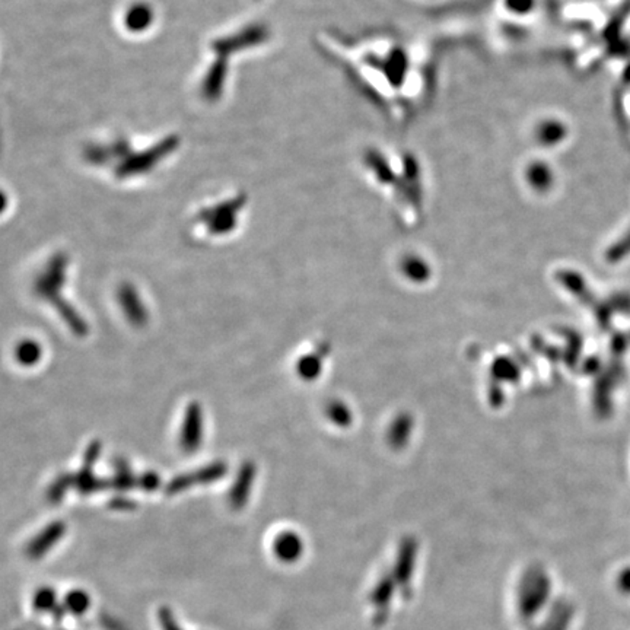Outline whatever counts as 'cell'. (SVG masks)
Instances as JSON below:
<instances>
[{"label": "cell", "instance_id": "cell-1", "mask_svg": "<svg viewBox=\"0 0 630 630\" xmlns=\"http://www.w3.org/2000/svg\"><path fill=\"white\" fill-rule=\"evenodd\" d=\"M66 527L63 522H53L48 525L44 531H41L30 544L27 549L28 556L31 559H38L52 549L64 534Z\"/></svg>", "mask_w": 630, "mask_h": 630}, {"label": "cell", "instance_id": "cell-2", "mask_svg": "<svg viewBox=\"0 0 630 630\" xmlns=\"http://www.w3.org/2000/svg\"><path fill=\"white\" fill-rule=\"evenodd\" d=\"M154 19V13L146 5H136L125 12L124 23L132 31H145Z\"/></svg>", "mask_w": 630, "mask_h": 630}, {"label": "cell", "instance_id": "cell-3", "mask_svg": "<svg viewBox=\"0 0 630 630\" xmlns=\"http://www.w3.org/2000/svg\"><path fill=\"white\" fill-rule=\"evenodd\" d=\"M201 435V419L198 410L193 409L189 417H186V424L183 429V445L186 449H194L198 445Z\"/></svg>", "mask_w": 630, "mask_h": 630}, {"label": "cell", "instance_id": "cell-4", "mask_svg": "<svg viewBox=\"0 0 630 630\" xmlns=\"http://www.w3.org/2000/svg\"><path fill=\"white\" fill-rule=\"evenodd\" d=\"M137 299L139 298L133 289L125 288L121 291V302H123V307H124L125 313L130 315V318L133 321L142 322L146 318V314H145L142 305H135V304H137Z\"/></svg>", "mask_w": 630, "mask_h": 630}, {"label": "cell", "instance_id": "cell-5", "mask_svg": "<svg viewBox=\"0 0 630 630\" xmlns=\"http://www.w3.org/2000/svg\"><path fill=\"white\" fill-rule=\"evenodd\" d=\"M89 597L82 590H74L64 598V607L73 614H84L89 607Z\"/></svg>", "mask_w": 630, "mask_h": 630}, {"label": "cell", "instance_id": "cell-6", "mask_svg": "<svg viewBox=\"0 0 630 630\" xmlns=\"http://www.w3.org/2000/svg\"><path fill=\"white\" fill-rule=\"evenodd\" d=\"M16 355H18V359L21 364L34 365L38 362V359L41 356V347L38 346V343H34V342H23L18 347Z\"/></svg>", "mask_w": 630, "mask_h": 630}, {"label": "cell", "instance_id": "cell-7", "mask_svg": "<svg viewBox=\"0 0 630 630\" xmlns=\"http://www.w3.org/2000/svg\"><path fill=\"white\" fill-rule=\"evenodd\" d=\"M33 604L37 612H52L56 609V592L52 588H41L34 595Z\"/></svg>", "mask_w": 630, "mask_h": 630}, {"label": "cell", "instance_id": "cell-8", "mask_svg": "<svg viewBox=\"0 0 630 630\" xmlns=\"http://www.w3.org/2000/svg\"><path fill=\"white\" fill-rule=\"evenodd\" d=\"M159 623L162 626V630H183L179 626V623L175 621L171 610L167 609V607H162L159 610Z\"/></svg>", "mask_w": 630, "mask_h": 630}, {"label": "cell", "instance_id": "cell-9", "mask_svg": "<svg viewBox=\"0 0 630 630\" xmlns=\"http://www.w3.org/2000/svg\"><path fill=\"white\" fill-rule=\"evenodd\" d=\"M5 206H6V196L0 191V212L5 209Z\"/></svg>", "mask_w": 630, "mask_h": 630}]
</instances>
